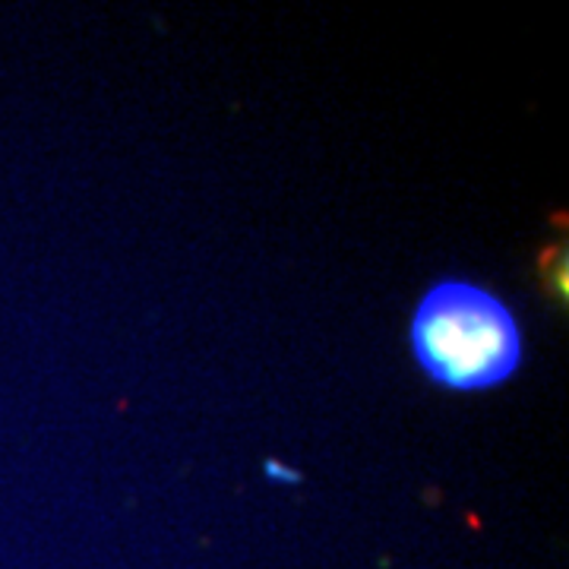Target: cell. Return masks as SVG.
<instances>
[{
    "label": "cell",
    "mask_w": 569,
    "mask_h": 569,
    "mask_svg": "<svg viewBox=\"0 0 569 569\" xmlns=\"http://www.w3.org/2000/svg\"><path fill=\"white\" fill-rule=\"evenodd\" d=\"M411 355L430 383L452 392L503 387L526 361L512 307L468 279L433 282L408 323Z\"/></svg>",
    "instance_id": "6da1fadb"
},
{
    "label": "cell",
    "mask_w": 569,
    "mask_h": 569,
    "mask_svg": "<svg viewBox=\"0 0 569 569\" xmlns=\"http://www.w3.org/2000/svg\"><path fill=\"white\" fill-rule=\"evenodd\" d=\"M263 471L269 481H279V485H298L301 481V471H295V468L284 466L279 459H269Z\"/></svg>",
    "instance_id": "3957f363"
},
{
    "label": "cell",
    "mask_w": 569,
    "mask_h": 569,
    "mask_svg": "<svg viewBox=\"0 0 569 569\" xmlns=\"http://www.w3.org/2000/svg\"><path fill=\"white\" fill-rule=\"evenodd\" d=\"M541 272L548 276V288L553 298L567 301V247L553 244L541 253Z\"/></svg>",
    "instance_id": "7a4b0ae2"
}]
</instances>
